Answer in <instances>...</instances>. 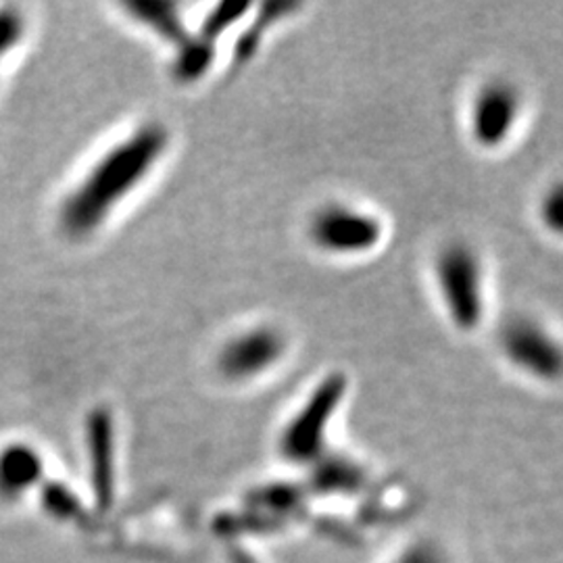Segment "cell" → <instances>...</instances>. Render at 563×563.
Segmentation results:
<instances>
[{
	"mask_svg": "<svg viewBox=\"0 0 563 563\" xmlns=\"http://www.w3.org/2000/svg\"><path fill=\"white\" fill-rule=\"evenodd\" d=\"M169 146V132L162 123H144L125 141L113 146L81 181L65 207V225L74 234L99 228L111 209L141 184Z\"/></svg>",
	"mask_w": 563,
	"mask_h": 563,
	"instance_id": "1",
	"label": "cell"
},
{
	"mask_svg": "<svg viewBox=\"0 0 563 563\" xmlns=\"http://www.w3.org/2000/svg\"><path fill=\"white\" fill-rule=\"evenodd\" d=\"M349 390V380L341 372L323 376L307 395L295 416L282 428L278 451L295 465H313L325 455V437L334 416Z\"/></svg>",
	"mask_w": 563,
	"mask_h": 563,
	"instance_id": "2",
	"label": "cell"
},
{
	"mask_svg": "<svg viewBox=\"0 0 563 563\" xmlns=\"http://www.w3.org/2000/svg\"><path fill=\"white\" fill-rule=\"evenodd\" d=\"M437 288L451 323L462 332H474L484 320V274L476 251L463 242L444 246L434 263Z\"/></svg>",
	"mask_w": 563,
	"mask_h": 563,
	"instance_id": "3",
	"label": "cell"
},
{
	"mask_svg": "<svg viewBox=\"0 0 563 563\" xmlns=\"http://www.w3.org/2000/svg\"><path fill=\"white\" fill-rule=\"evenodd\" d=\"M309 241L334 257H357L372 253L384 239V225L374 213L351 205H325L307 225Z\"/></svg>",
	"mask_w": 563,
	"mask_h": 563,
	"instance_id": "4",
	"label": "cell"
},
{
	"mask_svg": "<svg viewBox=\"0 0 563 563\" xmlns=\"http://www.w3.org/2000/svg\"><path fill=\"white\" fill-rule=\"evenodd\" d=\"M522 113V97L509 81H488L470 104V136L481 148L493 151L511 139Z\"/></svg>",
	"mask_w": 563,
	"mask_h": 563,
	"instance_id": "5",
	"label": "cell"
},
{
	"mask_svg": "<svg viewBox=\"0 0 563 563\" xmlns=\"http://www.w3.org/2000/svg\"><path fill=\"white\" fill-rule=\"evenodd\" d=\"M286 353V339L272 325H255L223 342L218 369L225 380L246 383L269 372Z\"/></svg>",
	"mask_w": 563,
	"mask_h": 563,
	"instance_id": "6",
	"label": "cell"
},
{
	"mask_svg": "<svg viewBox=\"0 0 563 563\" xmlns=\"http://www.w3.org/2000/svg\"><path fill=\"white\" fill-rule=\"evenodd\" d=\"M501 351L507 362L537 380L560 378L562 349L541 323L526 318L511 320L501 332Z\"/></svg>",
	"mask_w": 563,
	"mask_h": 563,
	"instance_id": "7",
	"label": "cell"
},
{
	"mask_svg": "<svg viewBox=\"0 0 563 563\" xmlns=\"http://www.w3.org/2000/svg\"><path fill=\"white\" fill-rule=\"evenodd\" d=\"M88 455L97 501L107 509L115 499V428L104 409L88 418Z\"/></svg>",
	"mask_w": 563,
	"mask_h": 563,
	"instance_id": "8",
	"label": "cell"
},
{
	"mask_svg": "<svg viewBox=\"0 0 563 563\" xmlns=\"http://www.w3.org/2000/svg\"><path fill=\"white\" fill-rule=\"evenodd\" d=\"M128 13L134 20L141 21L148 30H153L163 41L178 46L190 36L186 21L181 18L180 7L176 2H157V0H146V2H130L125 4Z\"/></svg>",
	"mask_w": 563,
	"mask_h": 563,
	"instance_id": "9",
	"label": "cell"
},
{
	"mask_svg": "<svg viewBox=\"0 0 563 563\" xmlns=\"http://www.w3.org/2000/svg\"><path fill=\"white\" fill-rule=\"evenodd\" d=\"M218 57L216 42L205 41L199 34H190L186 41L176 46V55L172 59V78L186 86L202 80L213 67Z\"/></svg>",
	"mask_w": 563,
	"mask_h": 563,
	"instance_id": "10",
	"label": "cell"
},
{
	"mask_svg": "<svg viewBox=\"0 0 563 563\" xmlns=\"http://www.w3.org/2000/svg\"><path fill=\"white\" fill-rule=\"evenodd\" d=\"M41 462L32 449L13 446L0 455V490L4 495H20L38 481Z\"/></svg>",
	"mask_w": 563,
	"mask_h": 563,
	"instance_id": "11",
	"label": "cell"
},
{
	"mask_svg": "<svg viewBox=\"0 0 563 563\" xmlns=\"http://www.w3.org/2000/svg\"><path fill=\"white\" fill-rule=\"evenodd\" d=\"M297 9H299V4H295V2H263L260 4L257 18L234 44V63H246V60L253 59V55L262 46L265 32L272 25H276L278 21L288 18L290 13H295Z\"/></svg>",
	"mask_w": 563,
	"mask_h": 563,
	"instance_id": "12",
	"label": "cell"
},
{
	"mask_svg": "<svg viewBox=\"0 0 563 563\" xmlns=\"http://www.w3.org/2000/svg\"><path fill=\"white\" fill-rule=\"evenodd\" d=\"M316 465L313 484L323 493H351L360 488L363 481L360 465L342 460V457H325L323 455Z\"/></svg>",
	"mask_w": 563,
	"mask_h": 563,
	"instance_id": "13",
	"label": "cell"
},
{
	"mask_svg": "<svg viewBox=\"0 0 563 563\" xmlns=\"http://www.w3.org/2000/svg\"><path fill=\"white\" fill-rule=\"evenodd\" d=\"M249 11H251L249 2H220V4H216L207 13V18L202 20L199 36L209 42L220 41L232 25H236L239 21L244 20V15Z\"/></svg>",
	"mask_w": 563,
	"mask_h": 563,
	"instance_id": "14",
	"label": "cell"
},
{
	"mask_svg": "<svg viewBox=\"0 0 563 563\" xmlns=\"http://www.w3.org/2000/svg\"><path fill=\"white\" fill-rule=\"evenodd\" d=\"M539 216H541V222L551 230V232H562L563 223V197L562 186L555 184L547 195L543 197V201L539 205Z\"/></svg>",
	"mask_w": 563,
	"mask_h": 563,
	"instance_id": "15",
	"label": "cell"
},
{
	"mask_svg": "<svg viewBox=\"0 0 563 563\" xmlns=\"http://www.w3.org/2000/svg\"><path fill=\"white\" fill-rule=\"evenodd\" d=\"M390 563H444V555L443 551L432 543H416L407 547L401 555Z\"/></svg>",
	"mask_w": 563,
	"mask_h": 563,
	"instance_id": "16",
	"label": "cell"
}]
</instances>
